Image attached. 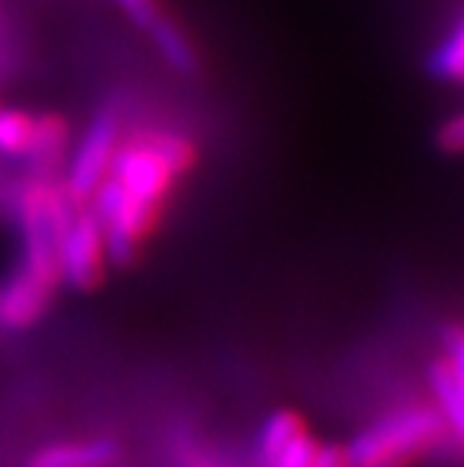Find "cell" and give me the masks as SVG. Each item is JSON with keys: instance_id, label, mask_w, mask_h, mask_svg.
Masks as SVG:
<instances>
[{"instance_id": "obj_4", "label": "cell", "mask_w": 464, "mask_h": 467, "mask_svg": "<svg viewBox=\"0 0 464 467\" xmlns=\"http://www.w3.org/2000/svg\"><path fill=\"white\" fill-rule=\"evenodd\" d=\"M57 286L61 272L55 265L18 256V263L0 277V335L36 326L52 305Z\"/></svg>"}, {"instance_id": "obj_1", "label": "cell", "mask_w": 464, "mask_h": 467, "mask_svg": "<svg viewBox=\"0 0 464 467\" xmlns=\"http://www.w3.org/2000/svg\"><path fill=\"white\" fill-rule=\"evenodd\" d=\"M193 161V142L170 127H145L121 139L112 166L88 202L100 221L108 263H130L142 251Z\"/></svg>"}, {"instance_id": "obj_6", "label": "cell", "mask_w": 464, "mask_h": 467, "mask_svg": "<svg viewBox=\"0 0 464 467\" xmlns=\"http://www.w3.org/2000/svg\"><path fill=\"white\" fill-rule=\"evenodd\" d=\"M320 443L293 410H278L263 422L256 434V462L260 467H314Z\"/></svg>"}, {"instance_id": "obj_5", "label": "cell", "mask_w": 464, "mask_h": 467, "mask_svg": "<svg viewBox=\"0 0 464 467\" xmlns=\"http://www.w3.org/2000/svg\"><path fill=\"white\" fill-rule=\"evenodd\" d=\"M108 254L106 238L100 230L91 205H76L64 223L61 242H57V268H61V284L73 290H94L103 281Z\"/></svg>"}, {"instance_id": "obj_9", "label": "cell", "mask_w": 464, "mask_h": 467, "mask_svg": "<svg viewBox=\"0 0 464 467\" xmlns=\"http://www.w3.org/2000/svg\"><path fill=\"white\" fill-rule=\"evenodd\" d=\"M428 383L434 399L440 404V420L449 422V429L459 434V441L464 443V392L452 374V365L447 356L434 359L428 365Z\"/></svg>"}, {"instance_id": "obj_15", "label": "cell", "mask_w": 464, "mask_h": 467, "mask_svg": "<svg viewBox=\"0 0 464 467\" xmlns=\"http://www.w3.org/2000/svg\"><path fill=\"white\" fill-rule=\"evenodd\" d=\"M447 359L452 365V374L464 392V329H456L447 335Z\"/></svg>"}, {"instance_id": "obj_12", "label": "cell", "mask_w": 464, "mask_h": 467, "mask_svg": "<svg viewBox=\"0 0 464 467\" xmlns=\"http://www.w3.org/2000/svg\"><path fill=\"white\" fill-rule=\"evenodd\" d=\"M118 6L124 9V16L130 18V22L136 27H142V31H148L157 18H163V6H160V0H115Z\"/></svg>"}, {"instance_id": "obj_3", "label": "cell", "mask_w": 464, "mask_h": 467, "mask_svg": "<svg viewBox=\"0 0 464 467\" xmlns=\"http://www.w3.org/2000/svg\"><path fill=\"white\" fill-rule=\"evenodd\" d=\"M124 139V118L118 106H106L94 115V121L88 124V130L76 142V148L67 154V178L64 191L70 193V200L85 205L91 202L94 191L106 178L112 157Z\"/></svg>"}, {"instance_id": "obj_10", "label": "cell", "mask_w": 464, "mask_h": 467, "mask_svg": "<svg viewBox=\"0 0 464 467\" xmlns=\"http://www.w3.org/2000/svg\"><path fill=\"white\" fill-rule=\"evenodd\" d=\"M148 36H151L154 48L160 52V57L172 69H179V73H191V69H196V52H193L191 39L184 36V31L170 16L157 18V22L148 27Z\"/></svg>"}, {"instance_id": "obj_11", "label": "cell", "mask_w": 464, "mask_h": 467, "mask_svg": "<svg viewBox=\"0 0 464 467\" xmlns=\"http://www.w3.org/2000/svg\"><path fill=\"white\" fill-rule=\"evenodd\" d=\"M428 69L443 82H464V18L443 43L434 48Z\"/></svg>"}, {"instance_id": "obj_13", "label": "cell", "mask_w": 464, "mask_h": 467, "mask_svg": "<svg viewBox=\"0 0 464 467\" xmlns=\"http://www.w3.org/2000/svg\"><path fill=\"white\" fill-rule=\"evenodd\" d=\"M438 148H440V151H447V154H464V109L440 124Z\"/></svg>"}, {"instance_id": "obj_7", "label": "cell", "mask_w": 464, "mask_h": 467, "mask_svg": "<svg viewBox=\"0 0 464 467\" xmlns=\"http://www.w3.org/2000/svg\"><path fill=\"white\" fill-rule=\"evenodd\" d=\"M118 443L108 437H94V441H64L43 446L31 455L27 467H112L118 459Z\"/></svg>"}, {"instance_id": "obj_8", "label": "cell", "mask_w": 464, "mask_h": 467, "mask_svg": "<svg viewBox=\"0 0 464 467\" xmlns=\"http://www.w3.org/2000/svg\"><path fill=\"white\" fill-rule=\"evenodd\" d=\"M70 154V127L61 115H39L34 124L31 151H27V166L31 175H55Z\"/></svg>"}, {"instance_id": "obj_16", "label": "cell", "mask_w": 464, "mask_h": 467, "mask_svg": "<svg viewBox=\"0 0 464 467\" xmlns=\"http://www.w3.org/2000/svg\"><path fill=\"white\" fill-rule=\"evenodd\" d=\"M0 202H6V191H4V182H0Z\"/></svg>"}, {"instance_id": "obj_2", "label": "cell", "mask_w": 464, "mask_h": 467, "mask_svg": "<svg viewBox=\"0 0 464 467\" xmlns=\"http://www.w3.org/2000/svg\"><path fill=\"white\" fill-rule=\"evenodd\" d=\"M440 413L431 407H401L368 425L344 446L350 467H407L438 441Z\"/></svg>"}, {"instance_id": "obj_14", "label": "cell", "mask_w": 464, "mask_h": 467, "mask_svg": "<svg viewBox=\"0 0 464 467\" xmlns=\"http://www.w3.org/2000/svg\"><path fill=\"white\" fill-rule=\"evenodd\" d=\"M175 467H226V464H221L209 450L196 446L193 441H184L175 450Z\"/></svg>"}]
</instances>
